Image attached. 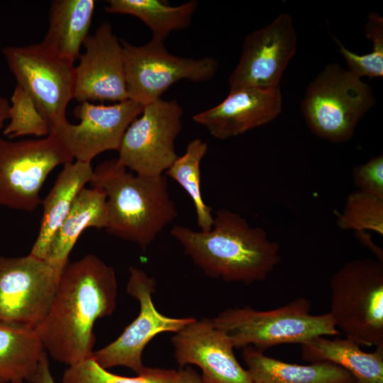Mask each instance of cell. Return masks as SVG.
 Returning <instances> with one entry per match:
<instances>
[{
	"mask_svg": "<svg viewBox=\"0 0 383 383\" xmlns=\"http://www.w3.org/2000/svg\"><path fill=\"white\" fill-rule=\"evenodd\" d=\"M118 284L113 268L94 254L68 262L50 309L35 328L46 353L67 367L91 357L96 321L113 313Z\"/></svg>",
	"mask_w": 383,
	"mask_h": 383,
	"instance_id": "6da1fadb",
	"label": "cell"
},
{
	"mask_svg": "<svg viewBox=\"0 0 383 383\" xmlns=\"http://www.w3.org/2000/svg\"><path fill=\"white\" fill-rule=\"evenodd\" d=\"M170 233L192 262L213 279L246 284L264 281L281 260L279 244L265 229L250 226L226 208L215 212L210 231L176 225Z\"/></svg>",
	"mask_w": 383,
	"mask_h": 383,
	"instance_id": "7a4b0ae2",
	"label": "cell"
},
{
	"mask_svg": "<svg viewBox=\"0 0 383 383\" xmlns=\"http://www.w3.org/2000/svg\"><path fill=\"white\" fill-rule=\"evenodd\" d=\"M106 197V231L145 250L177 216L165 174L139 175L128 171L117 158L94 169L90 182Z\"/></svg>",
	"mask_w": 383,
	"mask_h": 383,
	"instance_id": "3957f363",
	"label": "cell"
},
{
	"mask_svg": "<svg viewBox=\"0 0 383 383\" xmlns=\"http://www.w3.org/2000/svg\"><path fill=\"white\" fill-rule=\"evenodd\" d=\"M310 309V301L299 297L270 311L228 309L211 321L225 332L233 348L252 346L261 352L280 344H302L317 336L341 334L329 312L311 315Z\"/></svg>",
	"mask_w": 383,
	"mask_h": 383,
	"instance_id": "277c9868",
	"label": "cell"
},
{
	"mask_svg": "<svg viewBox=\"0 0 383 383\" xmlns=\"http://www.w3.org/2000/svg\"><path fill=\"white\" fill-rule=\"evenodd\" d=\"M329 313L335 328L359 345H383V262L355 259L332 275Z\"/></svg>",
	"mask_w": 383,
	"mask_h": 383,
	"instance_id": "5b68a950",
	"label": "cell"
},
{
	"mask_svg": "<svg viewBox=\"0 0 383 383\" xmlns=\"http://www.w3.org/2000/svg\"><path fill=\"white\" fill-rule=\"evenodd\" d=\"M374 104L371 87L334 62L308 85L301 109L315 135L337 144L352 138L359 121Z\"/></svg>",
	"mask_w": 383,
	"mask_h": 383,
	"instance_id": "8992f818",
	"label": "cell"
},
{
	"mask_svg": "<svg viewBox=\"0 0 383 383\" xmlns=\"http://www.w3.org/2000/svg\"><path fill=\"white\" fill-rule=\"evenodd\" d=\"M74 160L53 133L16 141L0 137V206L34 211L42 202L40 190L50 173Z\"/></svg>",
	"mask_w": 383,
	"mask_h": 383,
	"instance_id": "52a82bcc",
	"label": "cell"
},
{
	"mask_svg": "<svg viewBox=\"0 0 383 383\" xmlns=\"http://www.w3.org/2000/svg\"><path fill=\"white\" fill-rule=\"evenodd\" d=\"M1 51L16 85L31 96L50 132L67 121V108L74 99V62L56 55L41 43L6 46Z\"/></svg>",
	"mask_w": 383,
	"mask_h": 383,
	"instance_id": "ba28073f",
	"label": "cell"
},
{
	"mask_svg": "<svg viewBox=\"0 0 383 383\" xmlns=\"http://www.w3.org/2000/svg\"><path fill=\"white\" fill-rule=\"evenodd\" d=\"M121 44L128 99L143 106L161 99L180 80L203 82L212 79L218 67L213 57L174 55L167 51L163 40L153 37L139 46L124 41Z\"/></svg>",
	"mask_w": 383,
	"mask_h": 383,
	"instance_id": "9c48e42d",
	"label": "cell"
},
{
	"mask_svg": "<svg viewBox=\"0 0 383 383\" xmlns=\"http://www.w3.org/2000/svg\"><path fill=\"white\" fill-rule=\"evenodd\" d=\"M183 109L162 98L144 106L128 127L117 160L133 173L163 175L178 157L175 140L182 129Z\"/></svg>",
	"mask_w": 383,
	"mask_h": 383,
	"instance_id": "30bf717a",
	"label": "cell"
},
{
	"mask_svg": "<svg viewBox=\"0 0 383 383\" xmlns=\"http://www.w3.org/2000/svg\"><path fill=\"white\" fill-rule=\"evenodd\" d=\"M59 276L30 253L0 257V323L35 329L46 316Z\"/></svg>",
	"mask_w": 383,
	"mask_h": 383,
	"instance_id": "8fae6325",
	"label": "cell"
},
{
	"mask_svg": "<svg viewBox=\"0 0 383 383\" xmlns=\"http://www.w3.org/2000/svg\"><path fill=\"white\" fill-rule=\"evenodd\" d=\"M155 289L153 277L143 270L130 268L126 291L138 301L139 313L118 338L93 351L91 357L100 366L105 369L124 366L138 374L145 368L143 351L155 335L162 332L177 333L195 319L172 318L160 313L152 299Z\"/></svg>",
	"mask_w": 383,
	"mask_h": 383,
	"instance_id": "7c38bea8",
	"label": "cell"
},
{
	"mask_svg": "<svg viewBox=\"0 0 383 383\" xmlns=\"http://www.w3.org/2000/svg\"><path fill=\"white\" fill-rule=\"evenodd\" d=\"M292 16L281 13L270 24L248 35L238 63L228 79L230 91L275 88L296 50Z\"/></svg>",
	"mask_w": 383,
	"mask_h": 383,
	"instance_id": "4fadbf2b",
	"label": "cell"
},
{
	"mask_svg": "<svg viewBox=\"0 0 383 383\" xmlns=\"http://www.w3.org/2000/svg\"><path fill=\"white\" fill-rule=\"evenodd\" d=\"M144 106L130 99L113 105L80 103L74 109L77 124L68 121L52 129L77 161L91 163L99 154L118 151L126 131Z\"/></svg>",
	"mask_w": 383,
	"mask_h": 383,
	"instance_id": "5bb4252c",
	"label": "cell"
},
{
	"mask_svg": "<svg viewBox=\"0 0 383 383\" xmlns=\"http://www.w3.org/2000/svg\"><path fill=\"white\" fill-rule=\"evenodd\" d=\"M75 66L74 99L121 102L128 99L123 47L109 22H104L84 43Z\"/></svg>",
	"mask_w": 383,
	"mask_h": 383,
	"instance_id": "9a60e30c",
	"label": "cell"
},
{
	"mask_svg": "<svg viewBox=\"0 0 383 383\" xmlns=\"http://www.w3.org/2000/svg\"><path fill=\"white\" fill-rule=\"evenodd\" d=\"M174 357L182 367L195 365L202 383H253L248 370L237 360L224 331L211 319H194L172 338Z\"/></svg>",
	"mask_w": 383,
	"mask_h": 383,
	"instance_id": "2e32d148",
	"label": "cell"
},
{
	"mask_svg": "<svg viewBox=\"0 0 383 383\" xmlns=\"http://www.w3.org/2000/svg\"><path fill=\"white\" fill-rule=\"evenodd\" d=\"M280 87H247L230 91L218 104L196 113L193 121L214 138L227 140L266 125L281 113Z\"/></svg>",
	"mask_w": 383,
	"mask_h": 383,
	"instance_id": "e0dca14e",
	"label": "cell"
},
{
	"mask_svg": "<svg viewBox=\"0 0 383 383\" xmlns=\"http://www.w3.org/2000/svg\"><path fill=\"white\" fill-rule=\"evenodd\" d=\"M94 174L91 163L74 160L63 166L41 204L43 211L39 232L30 254L45 260L54 237L79 192Z\"/></svg>",
	"mask_w": 383,
	"mask_h": 383,
	"instance_id": "ac0fdd59",
	"label": "cell"
},
{
	"mask_svg": "<svg viewBox=\"0 0 383 383\" xmlns=\"http://www.w3.org/2000/svg\"><path fill=\"white\" fill-rule=\"evenodd\" d=\"M108 222L106 197L96 187L83 188L52 242L46 262L60 277L69 262V255L82 232L88 228H106Z\"/></svg>",
	"mask_w": 383,
	"mask_h": 383,
	"instance_id": "d6986e66",
	"label": "cell"
},
{
	"mask_svg": "<svg viewBox=\"0 0 383 383\" xmlns=\"http://www.w3.org/2000/svg\"><path fill=\"white\" fill-rule=\"evenodd\" d=\"M301 345L305 361L336 364L353 376L354 383H383V345L365 353L348 338L328 339L323 336L315 337Z\"/></svg>",
	"mask_w": 383,
	"mask_h": 383,
	"instance_id": "ffe728a7",
	"label": "cell"
},
{
	"mask_svg": "<svg viewBox=\"0 0 383 383\" xmlns=\"http://www.w3.org/2000/svg\"><path fill=\"white\" fill-rule=\"evenodd\" d=\"M242 356L253 383H354L347 370L328 361L291 364L266 356L252 346L243 348Z\"/></svg>",
	"mask_w": 383,
	"mask_h": 383,
	"instance_id": "44dd1931",
	"label": "cell"
},
{
	"mask_svg": "<svg viewBox=\"0 0 383 383\" xmlns=\"http://www.w3.org/2000/svg\"><path fill=\"white\" fill-rule=\"evenodd\" d=\"M95 5L94 0L52 1L41 43L60 57L74 62L89 35Z\"/></svg>",
	"mask_w": 383,
	"mask_h": 383,
	"instance_id": "7402d4cb",
	"label": "cell"
},
{
	"mask_svg": "<svg viewBox=\"0 0 383 383\" xmlns=\"http://www.w3.org/2000/svg\"><path fill=\"white\" fill-rule=\"evenodd\" d=\"M45 352L35 329L0 323V382H30Z\"/></svg>",
	"mask_w": 383,
	"mask_h": 383,
	"instance_id": "603a6c76",
	"label": "cell"
},
{
	"mask_svg": "<svg viewBox=\"0 0 383 383\" xmlns=\"http://www.w3.org/2000/svg\"><path fill=\"white\" fill-rule=\"evenodd\" d=\"M197 6L194 0L176 6L161 0H109L104 9L138 18L150 28L153 38L164 41L172 31L190 25Z\"/></svg>",
	"mask_w": 383,
	"mask_h": 383,
	"instance_id": "cb8c5ba5",
	"label": "cell"
},
{
	"mask_svg": "<svg viewBox=\"0 0 383 383\" xmlns=\"http://www.w3.org/2000/svg\"><path fill=\"white\" fill-rule=\"evenodd\" d=\"M208 151V145L196 138L187 145L184 153L178 156L168 170L167 176L187 193L195 210L196 223L201 231H210L213 223L212 208L208 206L201 189V162Z\"/></svg>",
	"mask_w": 383,
	"mask_h": 383,
	"instance_id": "d4e9b609",
	"label": "cell"
},
{
	"mask_svg": "<svg viewBox=\"0 0 383 383\" xmlns=\"http://www.w3.org/2000/svg\"><path fill=\"white\" fill-rule=\"evenodd\" d=\"M177 372L145 367L135 377L120 376L102 367L90 357L68 366L64 372L62 383H174Z\"/></svg>",
	"mask_w": 383,
	"mask_h": 383,
	"instance_id": "484cf974",
	"label": "cell"
},
{
	"mask_svg": "<svg viewBox=\"0 0 383 383\" xmlns=\"http://www.w3.org/2000/svg\"><path fill=\"white\" fill-rule=\"evenodd\" d=\"M337 226L354 231L357 236L373 231L383 235V199L356 190L346 198Z\"/></svg>",
	"mask_w": 383,
	"mask_h": 383,
	"instance_id": "4316f807",
	"label": "cell"
},
{
	"mask_svg": "<svg viewBox=\"0 0 383 383\" xmlns=\"http://www.w3.org/2000/svg\"><path fill=\"white\" fill-rule=\"evenodd\" d=\"M366 37L372 42V50L370 53L359 55L337 40L339 52L348 65V70L356 77L369 78L383 76V18L379 13L368 14L365 26Z\"/></svg>",
	"mask_w": 383,
	"mask_h": 383,
	"instance_id": "83f0119b",
	"label": "cell"
},
{
	"mask_svg": "<svg viewBox=\"0 0 383 383\" xmlns=\"http://www.w3.org/2000/svg\"><path fill=\"white\" fill-rule=\"evenodd\" d=\"M9 120L3 132L9 138L24 135L43 138L50 134L46 119L31 96L18 85L11 97Z\"/></svg>",
	"mask_w": 383,
	"mask_h": 383,
	"instance_id": "f1b7e54d",
	"label": "cell"
},
{
	"mask_svg": "<svg viewBox=\"0 0 383 383\" xmlns=\"http://www.w3.org/2000/svg\"><path fill=\"white\" fill-rule=\"evenodd\" d=\"M353 181L358 191L383 199V155L354 167Z\"/></svg>",
	"mask_w": 383,
	"mask_h": 383,
	"instance_id": "f546056e",
	"label": "cell"
},
{
	"mask_svg": "<svg viewBox=\"0 0 383 383\" xmlns=\"http://www.w3.org/2000/svg\"><path fill=\"white\" fill-rule=\"evenodd\" d=\"M31 383H55L50 369L48 354L43 355Z\"/></svg>",
	"mask_w": 383,
	"mask_h": 383,
	"instance_id": "4dcf8cb0",
	"label": "cell"
},
{
	"mask_svg": "<svg viewBox=\"0 0 383 383\" xmlns=\"http://www.w3.org/2000/svg\"><path fill=\"white\" fill-rule=\"evenodd\" d=\"M174 383H202L200 375L195 370L187 367L177 372Z\"/></svg>",
	"mask_w": 383,
	"mask_h": 383,
	"instance_id": "1f68e13d",
	"label": "cell"
},
{
	"mask_svg": "<svg viewBox=\"0 0 383 383\" xmlns=\"http://www.w3.org/2000/svg\"><path fill=\"white\" fill-rule=\"evenodd\" d=\"M10 102L4 96H0V129L3 127L4 122L9 119V110Z\"/></svg>",
	"mask_w": 383,
	"mask_h": 383,
	"instance_id": "d6a6232c",
	"label": "cell"
},
{
	"mask_svg": "<svg viewBox=\"0 0 383 383\" xmlns=\"http://www.w3.org/2000/svg\"><path fill=\"white\" fill-rule=\"evenodd\" d=\"M0 383H26V382L23 381H15V382H0Z\"/></svg>",
	"mask_w": 383,
	"mask_h": 383,
	"instance_id": "836d02e7",
	"label": "cell"
}]
</instances>
